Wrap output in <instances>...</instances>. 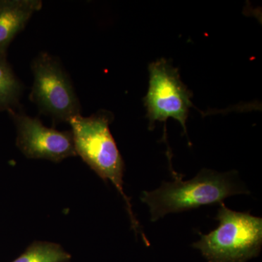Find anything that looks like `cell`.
Segmentation results:
<instances>
[{"mask_svg":"<svg viewBox=\"0 0 262 262\" xmlns=\"http://www.w3.org/2000/svg\"><path fill=\"white\" fill-rule=\"evenodd\" d=\"M173 182H164L154 191H144L141 201L149 208L151 222H156L169 213L195 209L208 205L222 204L224 200L249 192L235 182V173H218L203 169L196 177L182 181L183 175L170 167Z\"/></svg>","mask_w":262,"mask_h":262,"instance_id":"6da1fadb","label":"cell"},{"mask_svg":"<svg viewBox=\"0 0 262 262\" xmlns=\"http://www.w3.org/2000/svg\"><path fill=\"white\" fill-rule=\"evenodd\" d=\"M113 120L111 112L101 110L90 117L77 115L68 123L72 127L77 155L103 181H110L115 185L126 203L132 228L136 234L140 232L146 244L149 241L139 229L140 225L134 214L130 199L124 192L125 163L110 131Z\"/></svg>","mask_w":262,"mask_h":262,"instance_id":"7a4b0ae2","label":"cell"},{"mask_svg":"<svg viewBox=\"0 0 262 262\" xmlns=\"http://www.w3.org/2000/svg\"><path fill=\"white\" fill-rule=\"evenodd\" d=\"M215 220L219 226L192 246L208 262H246L256 257L262 246V219L220 204Z\"/></svg>","mask_w":262,"mask_h":262,"instance_id":"3957f363","label":"cell"},{"mask_svg":"<svg viewBox=\"0 0 262 262\" xmlns=\"http://www.w3.org/2000/svg\"><path fill=\"white\" fill-rule=\"evenodd\" d=\"M34 82L29 98L53 121L69 122L81 115L80 100L70 76L58 58L41 52L31 63Z\"/></svg>","mask_w":262,"mask_h":262,"instance_id":"277c9868","label":"cell"},{"mask_svg":"<svg viewBox=\"0 0 262 262\" xmlns=\"http://www.w3.org/2000/svg\"><path fill=\"white\" fill-rule=\"evenodd\" d=\"M149 89L144 103L149 128L152 130L156 122L166 123L173 118L182 125L187 135V122L189 110L192 107V93L182 82L179 69L171 61L160 58L150 63Z\"/></svg>","mask_w":262,"mask_h":262,"instance_id":"5b68a950","label":"cell"},{"mask_svg":"<svg viewBox=\"0 0 262 262\" xmlns=\"http://www.w3.org/2000/svg\"><path fill=\"white\" fill-rule=\"evenodd\" d=\"M8 113L16 127V145L27 158L60 163L77 155L72 131L45 126L39 118L28 116L19 108Z\"/></svg>","mask_w":262,"mask_h":262,"instance_id":"8992f818","label":"cell"},{"mask_svg":"<svg viewBox=\"0 0 262 262\" xmlns=\"http://www.w3.org/2000/svg\"><path fill=\"white\" fill-rule=\"evenodd\" d=\"M42 6L39 0H0V57H7L10 43Z\"/></svg>","mask_w":262,"mask_h":262,"instance_id":"52a82bcc","label":"cell"},{"mask_svg":"<svg viewBox=\"0 0 262 262\" xmlns=\"http://www.w3.org/2000/svg\"><path fill=\"white\" fill-rule=\"evenodd\" d=\"M23 91V84L13 72L7 57H0V112L18 108Z\"/></svg>","mask_w":262,"mask_h":262,"instance_id":"ba28073f","label":"cell"},{"mask_svg":"<svg viewBox=\"0 0 262 262\" xmlns=\"http://www.w3.org/2000/svg\"><path fill=\"white\" fill-rule=\"evenodd\" d=\"M71 255L60 245L34 242L13 262H70Z\"/></svg>","mask_w":262,"mask_h":262,"instance_id":"9c48e42d","label":"cell"}]
</instances>
